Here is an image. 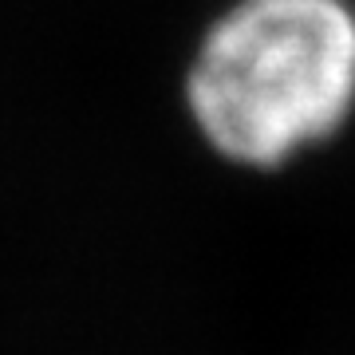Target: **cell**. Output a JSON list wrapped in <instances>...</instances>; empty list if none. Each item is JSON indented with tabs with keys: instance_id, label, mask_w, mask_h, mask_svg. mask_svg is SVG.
<instances>
[{
	"instance_id": "1",
	"label": "cell",
	"mask_w": 355,
	"mask_h": 355,
	"mask_svg": "<svg viewBox=\"0 0 355 355\" xmlns=\"http://www.w3.org/2000/svg\"><path fill=\"white\" fill-rule=\"evenodd\" d=\"M186 107L221 158L277 170L355 111L352 0H237L193 51Z\"/></svg>"
}]
</instances>
